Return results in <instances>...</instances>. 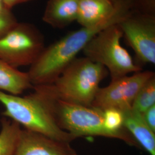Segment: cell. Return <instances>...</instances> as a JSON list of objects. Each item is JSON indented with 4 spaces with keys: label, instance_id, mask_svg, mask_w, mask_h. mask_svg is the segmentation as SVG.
<instances>
[{
    "label": "cell",
    "instance_id": "cell-1",
    "mask_svg": "<svg viewBox=\"0 0 155 155\" xmlns=\"http://www.w3.org/2000/svg\"><path fill=\"white\" fill-rule=\"evenodd\" d=\"M132 5L127 6L108 22L90 28L81 27L45 47L27 72L32 86L54 83L96 34L112 24L120 22L132 10Z\"/></svg>",
    "mask_w": 155,
    "mask_h": 155
},
{
    "label": "cell",
    "instance_id": "cell-2",
    "mask_svg": "<svg viewBox=\"0 0 155 155\" xmlns=\"http://www.w3.org/2000/svg\"><path fill=\"white\" fill-rule=\"evenodd\" d=\"M32 88L42 98L61 130L77 139L83 136H100L118 139L116 134L106 128L103 111L61 100L52 94L46 85Z\"/></svg>",
    "mask_w": 155,
    "mask_h": 155
},
{
    "label": "cell",
    "instance_id": "cell-3",
    "mask_svg": "<svg viewBox=\"0 0 155 155\" xmlns=\"http://www.w3.org/2000/svg\"><path fill=\"white\" fill-rule=\"evenodd\" d=\"M2 114L25 129L51 139L71 143L77 139L59 127L42 98L36 91L20 97L0 91Z\"/></svg>",
    "mask_w": 155,
    "mask_h": 155
},
{
    "label": "cell",
    "instance_id": "cell-4",
    "mask_svg": "<svg viewBox=\"0 0 155 155\" xmlns=\"http://www.w3.org/2000/svg\"><path fill=\"white\" fill-rule=\"evenodd\" d=\"M108 74L105 67L99 63L85 56L77 58L54 83L46 86L61 100L91 106L100 83Z\"/></svg>",
    "mask_w": 155,
    "mask_h": 155
},
{
    "label": "cell",
    "instance_id": "cell-5",
    "mask_svg": "<svg viewBox=\"0 0 155 155\" xmlns=\"http://www.w3.org/2000/svg\"><path fill=\"white\" fill-rule=\"evenodd\" d=\"M121 29L114 24L96 34L82 51L85 57L105 67L111 80L143 70L121 45Z\"/></svg>",
    "mask_w": 155,
    "mask_h": 155
},
{
    "label": "cell",
    "instance_id": "cell-6",
    "mask_svg": "<svg viewBox=\"0 0 155 155\" xmlns=\"http://www.w3.org/2000/svg\"><path fill=\"white\" fill-rule=\"evenodd\" d=\"M45 39L34 25L17 22L0 38V59L9 66H31L45 49Z\"/></svg>",
    "mask_w": 155,
    "mask_h": 155
},
{
    "label": "cell",
    "instance_id": "cell-7",
    "mask_svg": "<svg viewBox=\"0 0 155 155\" xmlns=\"http://www.w3.org/2000/svg\"><path fill=\"white\" fill-rule=\"evenodd\" d=\"M122 38L133 50L136 64L155 63V15L132 10L118 23Z\"/></svg>",
    "mask_w": 155,
    "mask_h": 155
},
{
    "label": "cell",
    "instance_id": "cell-8",
    "mask_svg": "<svg viewBox=\"0 0 155 155\" xmlns=\"http://www.w3.org/2000/svg\"><path fill=\"white\" fill-rule=\"evenodd\" d=\"M154 76L153 71L142 70L111 80L108 86L99 88L91 107L102 111L116 109L121 111L129 109L140 90Z\"/></svg>",
    "mask_w": 155,
    "mask_h": 155
},
{
    "label": "cell",
    "instance_id": "cell-9",
    "mask_svg": "<svg viewBox=\"0 0 155 155\" xmlns=\"http://www.w3.org/2000/svg\"><path fill=\"white\" fill-rule=\"evenodd\" d=\"M70 144L24 129L14 155H79Z\"/></svg>",
    "mask_w": 155,
    "mask_h": 155
},
{
    "label": "cell",
    "instance_id": "cell-10",
    "mask_svg": "<svg viewBox=\"0 0 155 155\" xmlns=\"http://www.w3.org/2000/svg\"><path fill=\"white\" fill-rule=\"evenodd\" d=\"M131 4L132 0L117 4L111 0H79L77 21L83 28L98 26L109 21Z\"/></svg>",
    "mask_w": 155,
    "mask_h": 155
},
{
    "label": "cell",
    "instance_id": "cell-11",
    "mask_svg": "<svg viewBox=\"0 0 155 155\" xmlns=\"http://www.w3.org/2000/svg\"><path fill=\"white\" fill-rule=\"evenodd\" d=\"M123 126L150 155H155V132L144 120L141 113L130 107L121 111Z\"/></svg>",
    "mask_w": 155,
    "mask_h": 155
},
{
    "label": "cell",
    "instance_id": "cell-12",
    "mask_svg": "<svg viewBox=\"0 0 155 155\" xmlns=\"http://www.w3.org/2000/svg\"><path fill=\"white\" fill-rule=\"evenodd\" d=\"M79 0H48L43 20L54 28L63 29L77 20Z\"/></svg>",
    "mask_w": 155,
    "mask_h": 155
},
{
    "label": "cell",
    "instance_id": "cell-13",
    "mask_svg": "<svg viewBox=\"0 0 155 155\" xmlns=\"http://www.w3.org/2000/svg\"><path fill=\"white\" fill-rule=\"evenodd\" d=\"M33 87L28 72H22L0 59V91L19 95Z\"/></svg>",
    "mask_w": 155,
    "mask_h": 155
},
{
    "label": "cell",
    "instance_id": "cell-14",
    "mask_svg": "<svg viewBox=\"0 0 155 155\" xmlns=\"http://www.w3.org/2000/svg\"><path fill=\"white\" fill-rule=\"evenodd\" d=\"M21 129L20 125L6 117L1 120L0 155H14Z\"/></svg>",
    "mask_w": 155,
    "mask_h": 155
},
{
    "label": "cell",
    "instance_id": "cell-15",
    "mask_svg": "<svg viewBox=\"0 0 155 155\" xmlns=\"http://www.w3.org/2000/svg\"><path fill=\"white\" fill-rule=\"evenodd\" d=\"M155 105V76L151 78L140 90L132 107L141 114Z\"/></svg>",
    "mask_w": 155,
    "mask_h": 155
},
{
    "label": "cell",
    "instance_id": "cell-16",
    "mask_svg": "<svg viewBox=\"0 0 155 155\" xmlns=\"http://www.w3.org/2000/svg\"><path fill=\"white\" fill-rule=\"evenodd\" d=\"M17 22L11 10L5 8L0 12V38L5 35Z\"/></svg>",
    "mask_w": 155,
    "mask_h": 155
},
{
    "label": "cell",
    "instance_id": "cell-17",
    "mask_svg": "<svg viewBox=\"0 0 155 155\" xmlns=\"http://www.w3.org/2000/svg\"><path fill=\"white\" fill-rule=\"evenodd\" d=\"M132 2L133 10L155 15V0H132Z\"/></svg>",
    "mask_w": 155,
    "mask_h": 155
},
{
    "label": "cell",
    "instance_id": "cell-18",
    "mask_svg": "<svg viewBox=\"0 0 155 155\" xmlns=\"http://www.w3.org/2000/svg\"><path fill=\"white\" fill-rule=\"evenodd\" d=\"M142 115L148 127L155 132V105L144 111Z\"/></svg>",
    "mask_w": 155,
    "mask_h": 155
},
{
    "label": "cell",
    "instance_id": "cell-19",
    "mask_svg": "<svg viewBox=\"0 0 155 155\" xmlns=\"http://www.w3.org/2000/svg\"><path fill=\"white\" fill-rule=\"evenodd\" d=\"M32 0H2L4 5L6 8L11 10L15 6L27 2Z\"/></svg>",
    "mask_w": 155,
    "mask_h": 155
},
{
    "label": "cell",
    "instance_id": "cell-20",
    "mask_svg": "<svg viewBox=\"0 0 155 155\" xmlns=\"http://www.w3.org/2000/svg\"><path fill=\"white\" fill-rule=\"evenodd\" d=\"M6 8L4 5L3 1L2 0H0V12L3 11L4 9H5Z\"/></svg>",
    "mask_w": 155,
    "mask_h": 155
},
{
    "label": "cell",
    "instance_id": "cell-21",
    "mask_svg": "<svg viewBox=\"0 0 155 155\" xmlns=\"http://www.w3.org/2000/svg\"><path fill=\"white\" fill-rule=\"evenodd\" d=\"M113 2H114L115 4H117V3H118V2H120V1H121L122 0H111Z\"/></svg>",
    "mask_w": 155,
    "mask_h": 155
}]
</instances>
